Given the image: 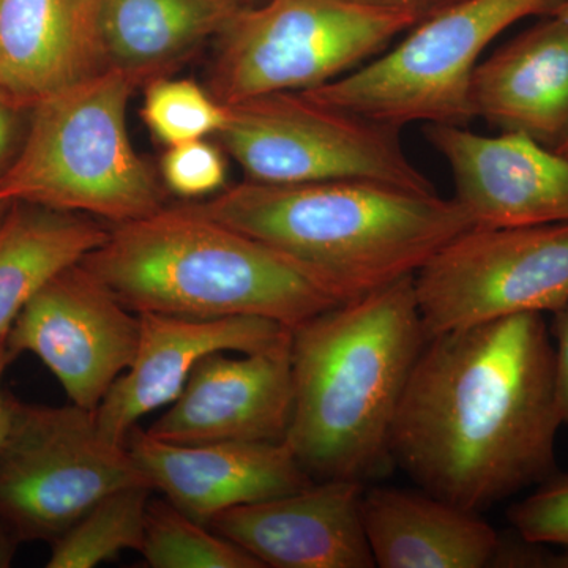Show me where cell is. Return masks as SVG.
I'll use <instances>...</instances> for the list:
<instances>
[{"label":"cell","mask_w":568,"mask_h":568,"mask_svg":"<svg viewBox=\"0 0 568 568\" xmlns=\"http://www.w3.org/2000/svg\"><path fill=\"white\" fill-rule=\"evenodd\" d=\"M562 425L551 332L523 313L426 339L390 454L418 488L481 511L558 473Z\"/></svg>","instance_id":"obj_1"},{"label":"cell","mask_w":568,"mask_h":568,"mask_svg":"<svg viewBox=\"0 0 568 568\" xmlns=\"http://www.w3.org/2000/svg\"><path fill=\"white\" fill-rule=\"evenodd\" d=\"M414 276L291 328L286 443L313 480H369L394 463L392 428L426 343Z\"/></svg>","instance_id":"obj_2"},{"label":"cell","mask_w":568,"mask_h":568,"mask_svg":"<svg viewBox=\"0 0 568 568\" xmlns=\"http://www.w3.org/2000/svg\"><path fill=\"white\" fill-rule=\"evenodd\" d=\"M192 211L308 268L343 301L414 276L473 227L457 201L375 181H245Z\"/></svg>","instance_id":"obj_3"},{"label":"cell","mask_w":568,"mask_h":568,"mask_svg":"<svg viewBox=\"0 0 568 568\" xmlns=\"http://www.w3.org/2000/svg\"><path fill=\"white\" fill-rule=\"evenodd\" d=\"M81 264L138 315L254 316L294 328L346 302L308 268L189 205L115 224Z\"/></svg>","instance_id":"obj_4"},{"label":"cell","mask_w":568,"mask_h":568,"mask_svg":"<svg viewBox=\"0 0 568 568\" xmlns=\"http://www.w3.org/2000/svg\"><path fill=\"white\" fill-rule=\"evenodd\" d=\"M142 80L134 71L104 69L33 104L24 144L0 173V200L114 224L163 209L162 190L126 126Z\"/></svg>","instance_id":"obj_5"},{"label":"cell","mask_w":568,"mask_h":568,"mask_svg":"<svg viewBox=\"0 0 568 568\" xmlns=\"http://www.w3.org/2000/svg\"><path fill=\"white\" fill-rule=\"evenodd\" d=\"M424 21L351 0H263L220 33L209 91L220 103L305 92L361 69Z\"/></svg>","instance_id":"obj_6"},{"label":"cell","mask_w":568,"mask_h":568,"mask_svg":"<svg viewBox=\"0 0 568 568\" xmlns=\"http://www.w3.org/2000/svg\"><path fill=\"white\" fill-rule=\"evenodd\" d=\"M560 0H457L414 26L361 69L305 91L327 106L402 130L410 123L466 126L469 89L489 44L515 22L548 17Z\"/></svg>","instance_id":"obj_7"},{"label":"cell","mask_w":568,"mask_h":568,"mask_svg":"<svg viewBox=\"0 0 568 568\" xmlns=\"http://www.w3.org/2000/svg\"><path fill=\"white\" fill-rule=\"evenodd\" d=\"M130 487L151 485L129 448L102 435L95 410L31 405L9 395L0 521L21 544H52L104 497Z\"/></svg>","instance_id":"obj_8"},{"label":"cell","mask_w":568,"mask_h":568,"mask_svg":"<svg viewBox=\"0 0 568 568\" xmlns=\"http://www.w3.org/2000/svg\"><path fill=\"white\" fill-rule=\"evenodd\" d=\"M402 130L327 106L304 92L230 104L219 140L253 182L375 181L436 192L403 148Z\"/></svg>","instance_id":"obj_9"},{"label":"cell","mask_w":568,"mask_h":568,"mask_svg":"<svg viewBox=\"0 0 568 568\" xmlns=\"http://www.w3.org/2000/svg\"><path fill=\"white\" fill-rule=\"evenodd\" d=\"M426 338L568 302V223L469 227L414 275Z\"/></svg>","instance_id":"obj_10"},{"label":"cell","mask_w":568,"mask_h":568,"mask_svg":"<svg viewBox=\"0 0 568 568\" xmlns=\"http://www.w3.org/2000/svg\"><path fill=\"white\" fill-rule=\"evenodd\" d=\"M141 316L81 263L63 268L33 295L10 331L14 358L31 353L59 381L71 405L97 410L132 365Z\"/></svg>","instance_id":"obj_11"},{"label":"cell","mask_w":568,"mask_h":568,"mask_svg":"<svg viewBox=\"0 0 568 568\" xmlns=\"http://www.w3.org/2000/svg\"><path fill=\"white\" fill-rule=\"evenodd\" d=\"M293 406L290 334L254 353L204 357L148 433L173 444L283 443Z\"/></svg>","instance_id":"obj_12"},{"label":"cell","mask_w":568,"mask_h":568,"mask_svg":"<svg viewBox=\"0 0 568 568\" xmlns=\"http://www.w3.org/2000/svg\"><path fill=\"white\" fill-rule=\"evenodd\" d=\"M425 136L450 168L454 200L473 227L568 223L567 156L518 133L426 125Z\"/></svg>","instance_id":"obj_13"},{"label":"cell","mask_w":568,"mask_h":568,"mask_svg":"<svg viewBox=\"0 0 568 568\" xmlns=\"http://www.w3.org/2000/svg\"><path fill=\"white\" fill-rule=\"evenodd\" d=\"M364 481L331 478L222 511L209 523L220 536L274 568H373L362 497Z\"/></svg>","instance_id":"obj_14"},{"label":"cell","mask_w":568,"mask_h":568,"mask_svg":"<svg viewBox=\"0 0 568 568\" xmlns=\"http://www.w3.org/2000/svg\"><path fill=\"white\" fill-rule=\"evenodd\" d=\"M125 446L153 491L207 526L230 508L287 495L315 481L286 440L173 444L136 425Z\"/></svg>","instance_id":"obj_15"},{"label":"cell","mask_w":568,"mask_h":568,"mask_svg":"<svg viewBox=\"0 0 568 568\" xmlns=\"http://www.w3.org/2000/svg\"><path fill=\"white\" fill-rule=\"evenodd\" d=\"M140 316V342L132 365L112 384L95 410L102 435L123 446L142 417L178 399L204 357L215 353H254L291 334L286 325L264 317L192 320L155 313Z\"/></svg>","instance_id":"obj_16"},{"label":"cell","mask_w":568,"mask_h":568,"mask_svg":"<svg viewBox=\"0 0 568 568\" xmlns=\"http://www.w3.org/2000/svg\"><path fill=\"white\" fill-rule=\"evenodd\" d=\"M469 100L474 119L558 151L568 138V20L549 14L481 59Z\"/></svg>","instance_id":"obj_17"},{"label":"cell","mask_w":568,"mask_h":568,"mask_svg":"<svg viewBox=\"0 0 568 568\" xmlns=\"http://www.w3.org/2000/svg\"><path fill=\"white\" fill-rule=\"evenodd\" d=\"M106 69L95 0H0V93L22 110Z\"/></svg>","instance_id":"obj_18"},{"label":"cell","mask_w":568,"mask_h":568,"mask_svg":"<svg viewBox=\"0 0 568 568\" xmlns=\"http://www.w3.org/2000/svg\"><path fill=\"white\" fill-rule=\"evenodd\" d=\"M362 517L381 568H484L495 566L503 548L480 511L422 488L365 487Z\"/></svg>","instance_id":"obj_19"},{"label":"cell","mask_w":568,"mask_h":568,"mask_svg":"<svg viewBox=\"0 0 568 568\" xmlns=\"http://www.w3.org/2000/svg\"><path fill=\"white\" fill-rule=\"evenodd\" d=\"M252 0H95L106 69L144 80L219 37Z\"/></svg>","instance_id":"obj_20"},{"label":"cell","mask_w":568,"mask_h":568,"mask_svg":"<svg viewBox=\"0 0 568 568\" xmlns=\"http://www.w3.org/2000/svg\"><path fill=\"white\" fill-rule=\"evenodd\" d=\"M108 235L81 213L11 204L0 224V338L52 276L81 263Z\"/></svg>","instance_id":"obj_21"},{"label":"cell","mask_w":568,"mask_h":568,"mask_svg":"<svg viewBox=\"0 0 568 568\" xmlns=\"http://www.w3.org/2000/svg\"><path fill=\"white\" fill-rule=\"evenodd\" d=\"M152 488H122L104 497L58 540L48 568H93L141 551Z\"/></svg>","instance_id":"obj_22"},{"label":"cell","mask_w":568,"mask_h":568,"mask_svg":"<svg viewBox=\"0 0 568 568\" xmlns=\"http://www.w3.org/2000/svg\"><path fill=\"white\" fill-rule=\"evenodd\" d=\"M140 552L151 568H263L244 549L164 497L149 500Z\"/></svg>","instance_id":"obj_23"},{"label":"cell","mask_w":568,"mask_h":568,"mask_svg":"<svg viewBox=\"0 0 568 568\" xmlns=\"http://www.w3.org/2000/svg\"><path fill=\"white\" fill-rule=\"evenodd\" d=\"M141 115L153 136L170 148L219 134L227 106L196 82L162 78L149 84Z\"/></svg>","instance_id":"obj_24"},{"label":"cell","mask_w":568,"mask_h":568,"mask_svg":"<svg viewBox=\"0 0 568 568\" xmlns=\"http://www.w3.org/2000/svg\"><path fill=\"white\" fill-rule=\"evenodd\" d=\"M508 521L521 540L555 545L556 567H568V474H552L536 491L508 508Z\"/></svg>","instance_id":"obj_25"},{"label":"cell","mask_w":568,"mask_h":568,"mask_svg":"<svg viewBox=\"0 0 568 568\" xmlns=\"http://www.w3.org/2000/svg\"><path fill=\"white\" fill-rule=\"evenodd\" d=\"M164 185L178 196L197 200L222 192L226 162L222 149L205 140L170 145L162 160Z\"/></svg>","instance_id":"obj_26"},{"label":"cell","mask_w":568,"mask_h":568,"mask_svg":"<svg viewBox=\"0 0 568 568\" xmlns=\"http://www.w3.org/2000/svg\"><path fill=\"white\" fill-rule=\"evenodd\" d=\"M549 332L555 345L556 392L560 417L564 425H568V302L555 313Z\"/></svg>","instance_id":"obj_27"},{"label":"cell","mask_w":568,"mask_h":568,"mask_svg":"<svg viewBox=\"0 0 568 568\" xmlns=\"http://www.w3.org/2000/svg\"><path fill=\"white\" fill-rule=\"evenodd\" d=\"M26 111L0 93V173L6 170L20 134V115Z\"/></svg>","instance_id":"obj_28"},{"label":"cell","mask_w":568,"mask_h":568,"mask_svg":"<svg viewBox=\"0 0 568 568\" xmlns=\"http://www.w3.org/2000/svg\"><path fill=\"white\" fill-rule=\"evenodd\" d=\"M351 2L377 7V9L409 11L425 20L457 0H351Z\"/></svg>","instance_id":"obj_29"},{"label":"cell","mask_w":568,"mask_h":568,"mask_svg":"<svg viewBox=\"0 0 568 568\" xmlns=\"http://www.w3.org/2000/svg\"><path fill=\"white\" fill-rule=\"evenodd\" d=\"M13 361L14 357L11 355L9 346H7V335L2 336L0 338V443H2L3 435H6L7 422H9V394L3 392L2 379L6 369Z\"/></svg>","instance_id":"obj_30"},{"label":"cell","mask_w":568,"mask_h":568,"mask_svg":"<svg viewBox=\"0 0 568 568\" xmlns=\"http://www.w3.org/2000/svg\"><path fill=\"white\" fill-rule=\"evenodd\" d=\"M20 545V538L11 532L6 523L0 521V568L13 566L14 556H17Z\"/></svg>","instance_id":"obj_31"},{"label":"cell","mask_w":568,"mask_h":568,"mask_svg":"<svg viewBox=\"0 0 568 568\" xmlns=\"http://www.w3.org/2000/svg\"><path fill=\"white\" fill-rule=\"evenodd\" d=\"M551 14L552 17H559L564 18V20H568V0H560L558 7L551 11Z\"/></svg>","instance_id":"obj_32"},{"label":"cell","mask_w":568,"mask_h":568,"mask_svg":"<svg viewBox=\"0 0 568 568\" xmlns=\"http://www.w3.org/2000/svg\"><path fill=\"white\" fill-rule=\"evenodd\" d=\"M9 203H6V201L0 200V224H2L3 219H6L7 212H9L10 209Z\"/></svg>","instance_id":"obj_33"},{"label":"cell","mask_w":568,"mask_h":568,"mask_svg":"<svg viewBox=\"0 0 568 568\" xmlns=\"http://www.w3.org/2000/svg\"><path fill=\"white\" fill-rule=\"evenodd\" d=\"M556 152H559L560 155L567 156V159H568V138H567V141L564 142V144L560 145V148Z\"/></svg>","instance_id":"obj_34"}]
</instances>
